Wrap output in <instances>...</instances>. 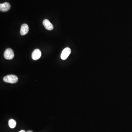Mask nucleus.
<instances>
[{
  "label": "nucleus",
  "mask_w": 132,
  "mask_h": 132,
  "mask_svg": "<svg viewBox=\"0 0 132 132\" xmlns=\"http://www.w3.org/2000/svg\"><path fill=\"white\" fill-rule=\"evenodd\" d=\"M3 80L5 82L14 84L16 83L18 81V78L16 75L10 74L5 76Z\"/></svg>",
  "instance_id": "1"
},
{
  "label": "nucleus",
  "mask_w": 132,
  "mask_h": 132,
  "mask_svg": "<svg viewBox=\"0 0 132 132\" xmlns=\"http://www.w3.org/2000/svg\"><path fill=\"white\" fill-rule=\"evenodd\" d=\"M14 55L13 51L10 48H8L5 51L4 57L5 58L8 60L12 59L14 57Z\"/></svg>",
  "instance_id": "2"
},
{
  "label": "nucleus",
  "mask_w": 132,
  "mask_h": 132,
  "mask_svg": "<svg viewBox=\"0 0 132 132\" xmlns=\"http://www.w3.org/2000/svg\"><path fill=\"white\" fill-rule=\"evenodd\" d=\"M71 53V50L69 48H65L63 49L61 55V58L63 60H65L67 58Z\"/></svg>",
  "instance_id": "3"
},
{
  "label": "nucleus",
  "mask_w": 132,
  "mask_h": 132,
  "mask_svg": "<svg viewBox=\"0 0 132 132\" xmlns=\"http://www.w3.org/2000/svg\"><path fill=\"white\" fill-rule=\"evenodd\" d=\"M41 52L38 49H35L32 54V58L34 60H38L41 56Z\"/></svg>",
  "instance_id": "4"
},
{
  "label": "nucleus",
  "mask_w": 132,
  "mask_h": 132,
  "mask_svg": "<svg viewBox=\"0 0 132 132\" xmlns=\"http://www.w3.org/2000/svg\"><path fill=\"white\" fill-rule=\"evenodd\" d=\"M11 5L7 2H5L0 4V11L2 12H6L11 8Z\"/></svg>",
  "instance_id": "5"
},
{
  "label": "nucleus",
  "mask_w": 132,
  "mask_h": 132,
  "mask_svg": "<svg viewBox=\"0 0 132 132\" xmlns=\"http://www.w3.org/2000/svg\"><path fill=\"white\" fill-rule=\"evenodd\" d=\"M43 25L46 29L47 30H52L54 28L53 25L50 22L48 19H45L43 21Z\"/></svg>",
  "instance_id": "6"
},
{
  "label": "nucleus",
  "mask_w": 132,
  "mask_h": 132,
  "mask_svg": "<svg viewBox=\"0 0 132 132\" xmlns=\"http://www.w3.org/2000/svg\"><path fill=\"white\" fill-rule=\"evenodd\" d=\"M29 26L27 24H24L22 25L20 30V34L21 35L24 36L26 35L29 32Z\"/></svg>",
  "instance_id": "7"
},
{
  "label": "nucleus",
  "mask_w": 132,
  "mask_h": 132,
  "mask_svg": "<svg viewBox=\"0 0 132 132\" xmlns=\"http://www.w3.org/2000/svg\"><path fill=\"white\" fill-rule=\"evenodd\" d=\"M17 125L16 121L13 119H11L9 120V126L11 128H14L16 127Z\"/></svg>",
  "instance_id": "8"
},
{
  "label": "nucleus",
  "mask_w": 132,
  "mask_h": 132,
  "mask_svg": "<svg viewBox=\"0 0 132 132\" xmlns=\"http://www.w3.org/2000/svg\"><path fill=\"white\" fill-rule=\"evenodd\" d=\"M18 132H25V131L24 130H22Z\"/></svg>",
  "instance_id": "9"
},
{
  "label": "nucleus",
  "mask_w": 132,
  "mask_h": 132,
  "mask_svg": "<svg viewBox=\"0 0 132 132\" xmlns=\"http://www.w3.org/2000/svg\"><path fill=\"white\" fill-rule=\"evenodd\" d=\"M27 132H33V131H32L29 130V131H27Z\"/></svg>",
  "instance_id": "10"
}]
</instances>
